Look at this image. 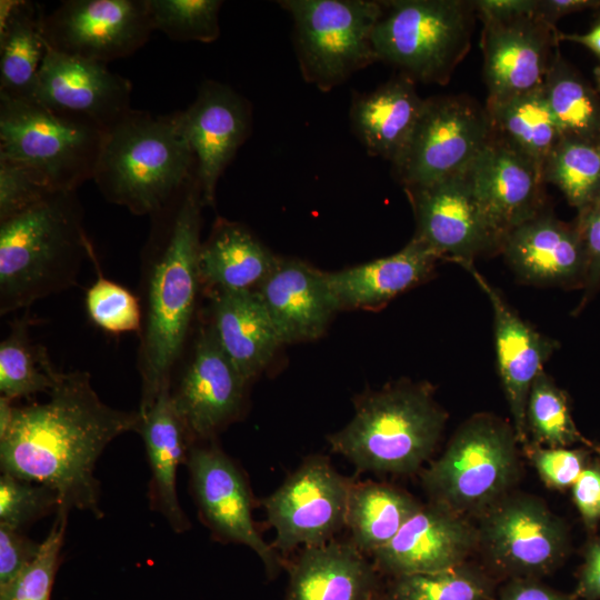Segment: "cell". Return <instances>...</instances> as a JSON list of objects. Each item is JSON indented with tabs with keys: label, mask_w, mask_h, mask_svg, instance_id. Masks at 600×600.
I'll return each mask as SVG.
<instances>
[{
	"label": "cell",
	"mask_w": 600,
	"mask_h": 600,
	"mask_svg": "<svg viewBox=\"0 0 600 600\" xmlns=\"http://www.w3.org/2000/svg\"><path fill=\"white\" fill-rule=\"evenodd\" d=\"M542 178L559 188L578 212L588 209L600 198L599 144L561 138L543 163Z\"/></svg>",
	"instance_id": "obj_36"
},
{
	"label": "cell",
	"mask_w": 600,
	"mask_h": 600,
	"mask_svg": "<svg viewBox=\"0 0 600 600\" xmlns=\"http://www.w3.org/2000/svg\"><path fill=\"white\" fill-rule=\"evenodd\" d=\"M186 463L199 513L211 532L220 541L249 547L269 578H274L283 564L256 528L250 489L241 469L213 443H193Z\"/></svg>",
	"instance_id": "obj_15"
},
{
	"label": "cell",
	"mask_w": 600,
	"mask_h": 600,
	"mask_svg": "<svg viewBox=\"0 0 600 600\" xmlns=\"http://www.w3.org/2000/svg\"><path fill=\"white\" fill-rule=\"evenodd\" d=\"M577 596L583 600H600V537L587 548L577 586Z\"/></svg>",
	"instance_id": "obj_49"
},
{
	"label": "cell",
	"mask_w": 600,
	"mask_h": 600,
	"mask_svg": "<svg viewBox=\"0 0 600 600\" xmlns=\"http://www.w3.org/2000/svg\"><path fill=\"white\" fill-rule=\"evenodd\" d=\"M598 0H537L536 13L546 22L556 26L562 17L587 9H598Z\"/></svg>",
	"instance_id": "obj_50"
},
{
	"label": "cell",
	"mask_w": 600,
	"mask_h": 600,
	"mask_svg": "<svg viewBox=\"0 0 600 600\" xmlns=\"http://www.w3.org/2000/svg\"><path fill=\"white\" fill-rule=\"evenodd\" d=\"M137 432L143 439L151 470L150 504L176 532H184L190 522L179 503L177 471L187 462L192 442L172 402L171 388L162 390L153 404L140 413Z\"/></svg>",
	"instance_id": "obj_26"
},
{
	"label": "cell",
	"mask_w": 600,
	"mask_h": 600,
	"mask_svg": "<svg viewBox=\"0 0 600 600\" xmlns=\"http://www.w3.org/2000/svg\"><path fill=\"white\" fill-rule=\"evenodd\" d=\"M293 20L294 44L307 82L328 91L378 60L373 31L381 1L284 0Z\"/></svg>",
	"instance_id": "obj_9"
},
{
	"label": "cell",
	"mask_w": 600,
	"mask_h": 600,
	"mask_svg": "<svg viewBox=\"0 0 600 600\" xmlns=\"http://www.w3.org/2000/svg\"><path fill=\"white\" fill-rule=\"evenodd\" d=\"M492 137L486 108L470 97L428 98L393 172L404 189L432 183L464 171Z\"/></svg>",
	"instance_id": "obj_10"
},
{
	"label": "cell",
	"mask_w": 600,
	"mask_h": 600,
	"mask_svg": "<svg viewBox=\"0 0 600 600\" xmlns=\"http://www.w3.org/2000/svg\"><path fill=\"white\" fill-rule=\"evenodd\" d=\"M421 504L413 496L392 484L354 481L346 524L350 542L363 554L372 556L394 538Z\"/></svg>",
	"instance_id": "obj_32"
},
{
	"label": "cell",
	"mask_w": 600,
	"mask_h": 600,
	"mask_svg": "<svg viewBox=\"0 0 600 600\" xmlns=\"http://www.w3.org/2000/svg\"><path fill=\"white\" fill-rule=\"evenodd\" d=\"M374 600H382V597H381V596H379V597H378V598H376Z\"/></svg>",
	"instance_id": "obj_54"
},
{
	"label": "cell",
	"mask_w": 600,
	"mask_h": 600,
	"mask_svg": "<svg viewBox=\"0 0 600 600\" xmlns=\"http://www.w3.org/2000/svg\"><path fill=\"white\" fill-rule=\"evenodd\" d=\"M477 546L478 531L463 516L429 502L372 558L378 571L393 578L460 566Z\"/></svg>",
	"instance_id": "obj_20"
},
{
	"label": "cell",
	"mask_w": 600,
	"mask_h": 600,
	"mask_svg": "<svg viewBox=\"0 0 600 600\" xmlns=\"http://www.w3.org/2000/svg\"><path fill=\"white\" fill-rule=\"evenodd\" d=\"M131 91V82L111 72L106 63L62 53L47 44L31 100L106 132L132 109Z\"/></svg>",
	"instance_id": "obj_16"
},
{
	"label": "cell",
	"mask_w": 600,
	"mask_h": 600,
	"mask_svg": "<svg viewBox=\"0 0 600 600\" xmlns=\"http://www.w3.org/2000/svg\"><path fill=\"white\" fill-rule=\"evenodd\" d=\"M210 294L208 323L223 353L249 382L282 344L277 329L254 289Z\"/></svg>",
	"instance_id": "obj_27"
},
{
	"label": "cell",
	"mask_w": 600,
	"mask_h": 600,
	"mask_svg": "<svg viewBox=\"0 0 600 600\" xmlns=\"http://www.w3.org/2000/svg\"><path fill=\"white\" fill-rule=\"evenodd\" d=\"M103 131L32 100L0 96V157L28 167L54 190L93 178Z\"/></svg>",
	"instance_id": "obj_8"
},
{
	"label": "cell",
	"mask_w": 600,
	"mask_h": 600,
	"mask_svg": "<svg viewBox=\"0 0 600 600\" xmlns=\"http://www.w3.org/2000/svg\"><path fill=\"white\" fill-rule=\"evenodd\" d=\"M89 259L94 263L96 281L84 294L86 311L94 326L111 334L140 332L142 308L140 298L101 272L93 247Z\"/></svg>",
	"instance_id": "obj_39"
},
{
	"label": "cell",
	"mask_w": 600,
	"mask_h": 600,
	"mask_svg": "<svg viewBox=\"0 0 600 600\" xmlns=\"http://www.w3.org/2000/svg\"><path fill=\"white\" fill-rule=\"evenodd\" d=\"M139 423V411L106 404L88 372H62L47 401L16 407L0 437L1 470L53 489L58 509L102 518L96 463L113 439L137 432Z\"/></svg>",
	"instance_id": "obj_1"
},
{
	"label": "cell",
	"mask_w": 600,
	"mask_h": 600,
	"mask_svg": "<svg viewBox=\"0 0 600 600\" xmlns=\"http://www.w3.org/2000/svg\"><path fill=\"white\" fill-rule=\"evenodd\" d=\"M353 482L339 473L328 457L306 458L262 500L268 523L276 531L272 547L289 552L299 546L308 548L332 541L346 528Z\"/></svg>",
	"instance_id": "obj_12"
},
{
	"label": "cell",
	"mask_w": 600,
	"mask_h": 600,
	"mask_svg": "<svg viewBox=\"0 0 600 600\" xmlns=\"http://www.w3.org/2000/svg\"><path fill=\"white\" fill-rule=\"evenodd\" d=\"M486 111L493 134L541 169L561 133L542 87L499 100H487Z\"/></svg>",
	"instance_id": "obj_33"
},
{
	"label": "cell",
	"mask_w": 600,
	"mask_h": 600,
	"mask_svg": "<svg viewBox=\"0 0 600 600\" xmlns=\"http://www.w3.org/2000/svg\"><path fill=\"white\" fill-rule=\"evenodd\" d=\"M559 41H570L588 48L600 58V7L590 29L584 33H564L559 31Z\"/></svg>",
	"instance_id": "obj_52"
},
{
	"label": "cell",
	"mask_w": 600,
	"mask_h": 600,
	"mask_svg": "<svg viewBox=\"0 0 600 600\" xmlns=\"http://www.w3.org/2000/svg\"><path fill=\"white\" fill-rule=\"evenodd\" d=\"M68 511L58 509L51 529L37 557L4 589L0 600H50L66 534Z\"/></svg>",
	"instance_id": "obj_41"
},
{
	"label": "cell",
	"mask_w": 600,
	"mask_h": 600,
	"mask_svg": "<svg viewBox=\"0 0 600 600\" xmlns=\"http://www.w3.org/2000/svg\"><path fill=\"white\" fill-rule=\"evenodd\" d=\"M446 420L426 384L402 382L360 398L351 421L328 442L359 471L409 474L430 458Z\"/></svg>",
	"instance_id": "obj_5"
},
{
	"label": "cell",
	"mask_w": 600,
	"mask_h": 600,
	"mask_svg": "<svg viewBox=\"0 0 600 600\" xmlns=\"http://www.w3.org/2000/svg\"><path fill=\"white\" fill-rule=\"evenodd\" d=\"M152 31L148 0H68L43 17L49 48L106 64L132 54Z\"/></svg>",
	"instance_id": "obj_14"
},
{
	"label": "cell",
	"mask_w": 600,
	"mask_h": 600,
	"mask_svg": "<svg viewBox=\"0 0 600 600\" xmlns=\"http://www.w3.org/2000/svg\"><path fill=\"white\" fill-rule=\"evenodd\" d=\"M594 448H596V450H597V451L599 452V454H600V448H597V447H594Z\"/></svg>",
	"instance_id": "obj_55"
},
{
	"label": "cell",
	"mask_w": 600,
	"mask_h": 600,
	"mask_svg": "<svg viewBox=\"0 0 600 600\" xmlns=\"http://www.w3.org/2000/svg\"><path fill=\"white\" fill-rule=\"evenodd\" d=\"M59 506V497L53 489L2 472L0 524L21 530L48 513L57 511Z\"/></svg>",
	"instance_id": "obj_42"
},
{
	"label": "cell",
	"mask_w": 600,
	"mask_h": 600,
	"mask_svg": "<svg viewBox=\"0 0 600 600\" xmlns=\"http://www.w3.org/2000/svg\"><path fill=\"white\" fill-rule=\"evenodd\" d=\"M218 0H148L154 30L176 41L209 43L219 38Z\"/></svg>",
	"instance_id": "obj_40"
},
{
	"label": "cell",
	"mask_w": 600,
	"mask_h": 600,
	"mask_svg": "<svg viewBox=\"0 0 600 600\" xmlns=\"http://www.w3.org/2000/svg\"><path fill=\"white\" fill-rule=\"evenodd\" d=\"M274 257L244 226L219 218L204 242L198 266L210 293L253 290L277 264Z\"/></svg>",
	"instance_id": "obj_30"
},
{
	"label": "cell",
	"mask_w": 600,
	"mask_h": 600,
	"mask_svg": "<svg viewBox=\"0 0 600 600\" xmlns=\"http://www.w3.org/2000/svg\"><path fill=\"white\" fill-rule=\"evenodd\" d=\"M247 381L202 324L171 399L192 444L210 440L241 412Z\"/></svg>",
	"instance_id": "obj_18"
},
{
	"label": "cell",
	"mask_w": 600,
	"mask_h": 600,
	"mask_svg": "<svg viewBox=\"0 0 600 600\" xmlns=\"http://www.w3.org/2000/svg\"><path fill=\"white\" fill-rule=\"evenodd\" d=\"M281 343L320 337L339 310L326 272L297 259H280L254 289Z\"/></svg>",
	"instance_id": "obj_24"
},
{
	"label": "cell",
	"mask_w": 600,
	"mask_h": 600,
	"mask_svg": "<svg viewBox=\"0 0 600 600\" xmlns=\"http://www.w3.org/2000/svg\"><path fill=\"white\" fill-rule=\"evenodd\" d=\"M599 148H600V142H599ZM598 201H600V198H599V200H598Z\"/></svg>",
	"instance_id": "obj_56"
},
{
	"label": "cell",
	"mask_w": 600,
	"mask_h": 600,
	"mask_svg": "<svg viewBox=\"0 0 600 600\" xmlns=\"http://www.w3.org/2000/svg\"><path fill=\"white\" fill-rule=\"evenodd\" d=\"M441 258L413 237L400 251L357 267L326 272L339 309L384 303L423 281Z\"/></svg>",
	"instance_id": "obj_29"
},
{
	"label": "cell",
	"mask_w": 600,
	"mask_h": 600,
	"mask_svg": "<svg viewBox=\"0 0 600 600\" xmlns=\"http://www.w3.org/2000/svg\"><path fill=\"white\" fill-rule=\"evenodd\" d=\"M44 13L24 0L0 2V96L31 100L47 52Z\"/></svg>",
	"instance_id": "obj_31"
},
{
	"label": "cell",
	"mask_w": 600,
	"mask_h": 600,
	"mask_svg": "<svg viewBox=\"0 0 600 600\" xmlns=\"http://www.w3.org/2000/svg\"><path fill=\"white\" fill-rule=\"evenodd\" d=\"M41 543L21 530L0 524V590L8 587L37 557Z\"/></svg>",
	"instance_id": "obj_45"
},
{
	"label": "cell",
	"mask_w": 600,
	"mask_h": 600,
	"mask_svg": "<svg viewBox=\"0 0 600 600\" xmlns=\"http://www.w3.org/2000/svg\"><path fill=\"white\" fill-rule=\"evenodd\" d=\"M177 117L196 158L203 203L211 206L219 178L249 136L250 104L227 84L206 81L194 101Z\"/></svg>",
	"instance_id": "obj_19"
},
{
	"label": "cell",
	"mask_w": 600,
	"mask_h": 600,
	"mask_svg": "<svg viewBox=\"0 0 600 600\" xmlns=\"http://www.w3.org/2000/svg\"><path fill=\"white\" fill-rule=\"evenodd\" d=\"M493 583L462 563L432 572L393 577L382 600H493Z\"/></svg>",
	"instance_id": "obj_37"
},
{
	"label": "cell",
	"mask_w": 600,
	"mask_h": 600,
	"mask_svg": "<svg viewBox=\"0 0 600 600\" xmlns=\"http://www.w3.org/2000/svg\"><path fill=\"white\" fill-rule=\"evenodd\" d=\"M373 31L378 60L411 80L446 84L471 48L477 17L468 0L381 1Z\"/></svg>",
	"instance_id": "obj_7"
},
{
	"label": "cell",
	"mask_w": 600,
	"mask_h": 600,
	"mask_svg": "<svg viewBox=\"0 0 600 600\" xmlns=\"http://www.w3.org/2000/svg\"><path fill=\"white\" fill-rule=\"evenodd\" d=\"M424 103L410 78L389 80L353 99L350 108L353 132L368 153L390 161L393 167L412 138Z\"/></svg>",
	"instance_id": "obj_28"
},
{
	"label": "cell",
	"mask_w": 600,
	"mask_h": 600,
	"mask_svg": "<svg viewBox=\"0 0 600 600\" xmlns=\"http://www.w3.org/2000/svg\"><path fill=\"white\" fill-rule=\"evenodd\" d=\"M477 17L536 12L537 0H476Z\"/></svg>",
	"instance_id": "obj_51"
},
{
	"label": "cell",
	"mask_w": 600,
	"mask_h": 600,
	"mask_svg": "<svg viewBox=\"0 0 600 600\" xmlns=\"http://www.w3.org/2000/svg\"><path fill=\"white\" fill-rule=\"evenodd\" d=\"M467 173L503 240L510 230L543 211L542 169L494 134Z\"/></svg>",
	"instance_id": "obj_23"
},
{
	"label": "cell",
	"mask_w": 600,
	"mask_h": 600,
	"mask_svg": "<svg viewBox=\"0 0 600 600\" xmlns=\"http://www.w3.org/2000/svg\"><path fill=\"white\" fill-rule=\"evenodd\" d=\"M76 191L62 190L0 222V313L70 288L92 243Z\"/></svg>",
	"instance_id": "obj_3"
},
{
	"label": "cell",
	"mask_w": 600,
	"mask_h": 600,
	"mask_svg": "<svg viewBox=\"0 0 600 600\" xmlns=\"http://www.w3.org/2000/svg\"><path fill=\"white\" fill-rule=\"evenodd\" d=\"M513 426L490 413L466 420L421 474L430 502L481 516L510 493L520 471Z\"/></svg>",
	"instance_id": "obj_6"
},
{
	"label": "cell",
	"mask_w": 600,
	"mask_h": 600,
	"mask_svg": "<svg viewBox=\"0 0 600 600\" xmlns=\"http://www.w3.org/2000/svg\"><path fill=\"white\" fill-rule=\"evenodd\" d=\"M479 18L487 100L541 88L559 50L558 28L536 12Z\"/></svg>",
	"instance_id": "obj_17"
},
{
	"label": "cell",
	"mask_w": 600,
	"mask_h": 600,
	"mask_svg": "<svg viewBox=\"0 0 600 600\" xmlns=\"http://www.w3.org/2000/svg\"><path fill=\"white\" fill-rule=\"evenodd\" d=\"M29 320H16L0 342V393L14 400L50 392L62 372L54 369L47 349L29 336Z\"/></svg>",
	"instance_id": "obj_35"
},
{
	"label": "cell",
	"mask_w": 600,
	"mask_h": 600,
	"mask_svg": "<svg viewBox=\"0 0 600 600\" xmlns=\"http://www.w3.org/2000/svg\"><path fill=\"white\" fill-rule=\"evenodd\" d=\"M572 497L584 524L593 529L600 520V463L583 469L572 484Z\"/></svg>",
	"instance_id": "obj_47"
},
{
	"label": "cell",
	"mask_w": 600,
	"mask_h": 600,
	"mask_svg": "<svg viewBox=\"0 0 600 600\" xmlns=\"http://www.w3.org/2000/svg\"><path fill=\"white\" fill-rule=\"evenodd\" d=\"M594 78H596V82H597V87L600 91V66H598L596 69H594Z\"/></svg>",
	"instance_id": "obj_53"
},
{
	"label": "cell",
	"mask_w": 600,
	"mask_h": 600,
	"mask_svg": "<svg viewBox=\"0 0 600 600\" xmlns=\"http://www.w3.org/2000/svg\"><path fill=\"white\" fill-rule=\"evenodd\" d=\"M501 254L524 283L582 289L587 254L577 224H568L549 212L510 230Z\"/></svg>",
	"instance_id": "obj_22"
},
{
	"label": "cell",
	"mask_w": 600,
	"mask_h": 600,
	"mask_svg": "<svg viewBox=\"0 0 600 600\" xmlns=\"http://www.w3.org/2000/svg\"><path fill=\"white\" fill-rule=\"evenodd\" d=\"M461 267L473 277L490 301L498 372L517 438L520 443H526V408L530 388L558 348V342L527 323L473 263Z\"/></svg>",
	"instance_id": "obj_21"
},
{
	"label": "cell",
	"mask_w": 600,
	"mask_h": 600,
	"mask_svg": "<svg viewBox=\"0 0 600 600\" xmlns=\"http://www.w3.org/2000/svg\"><path fill=\"white\" fill-rule=\"evenodd\" d=\"M577 227L581 234L587 254V272L582 301L577 310L600 289V201L578 212Z\"/></svg>",
	"instance_id": "obj_46"
},
{
	"label": "cell",
	"mask_w": 600,
	"mask_h": 600,
	"mask_svg": "<svg viewBox=\"0 0 600 600\" xmlns=\"http://www.w3.org/2000/svg\"><path fill=\"white\" fill-rule=\"evenodd\" d=\"M194 172L177 112L153 117L131 109L106 131L92 179L109 202L151 217Z\"/></svg>",
	"instance_id": "obj_4"
},
{
	"label": "cell",
	"mask_w": 600,
	"mask_h": 600,
	"mask_svg": "<svg viewBox=\"0 0 600 600\" xmlns=\"http://www.w3.org/2000/svg\"><path fill=\"white\" fill-rule=\"evenodd\" d=\"M478 544L487 561L511 579H537L568 552L564 522L539 498L509 493L480 516Z\"/></svg>",
	"instance_id": "obj_11"
},
{
	"label": "cell",
	"mask_w": 600,
	"mask_h": 600,
	"mask_svg": "<svg viewBox=\"0 0 600 600\" xmlns=\"http://www.w3.org/2000/svg\"><path fill=\"white\" fill-rule=\"evenodd\" d=\"M56 191L33 170L0 157V222L28 210Z\"/></svg>",
	"instance_id": "obj_43"
},
{
	"label": "cell",
	"mask_w": 600,
	"mask_h": 600,
	"mask_svg": "<svg viewBox=\"0 0 600 600\" xmlns=\"http://www.w3.org/2000/svg\"><path fill=\"white\" fill-rule=\"evenodd\" d=\"M377 571L351 542L308 547L289 567L284 600H374Z\"/></svg>",
	"instance_id": "obj_25"
},
{
	"label": "cell",
	"mask_w": 600,
	"mask_h": 600,
	"mask_svg": "<svg viewBox=\"0 0 600 600\" xmlns=\"http://www.w3.org/2000/svg\"><path fill=\"white\" fill-rule=\"evenodd\" d=\"M526 428L527 434L539 447L568 448L580 441L589 443L572 419L566 393L544 370L537 376L530 388Z\"/></svg>",
	"instance_id": "obj_38"
},
{
	"label": "cell",
	"mask_w": 600,
	"mask_h": 600,
	"mask_svg": "<svg viewBox=\"0 0 600 600\" xmlns=\"http://www.w3.org/2000/svg\"><path fill=\"white\" fill-rule=\"evenodd\" d=\"M204 206L196 172L158 212L141 256L138 371L139 412L147 411L160 392L171 388L194 317L201 280V208Z\"/></svg>",
	"instance_id": "obj_2"
},
{
	"label": "cell",
	"mask_w": 600,
	"mask_h": 600,
	"mask_svg": "<svg viewBox=\"0 0 600 600\" xmlns=\"http://www.w3.org/2000/svg\"><path fill=\"white\" fill-rule=\"evenodd\" d=\"M493 600H574V598L556 591L537 579H512Z\"/></svg>",
	"instance_id": "obj_48"
},
{
	"label": "cell",
	"mask_w": 600,
	"mask_h": 600,
	"mask_svg": "<svg viewBox=\"0 0 600 600\" xmlns=\"http://www.w3.org/2000/svg\"><path fill=\"white\" fill-rule=\"evenodd\" d=\"M542 91L561 138L599 144L600 96L559 50L547 72Z\"/></svg>",
	"instance_id": "obj_34"
},
{
	"label": "cell",
	"mask_w": 600,
	"mask_h": 600,
	"mask_svg": "<svg viewBox=\"0 0 600 600\" xmlns=\"http://www.w3.org/2000/svg\"><path fill=\"white\" fill-rule=\"evenodd\" d=\"M531 461L541 480L550 488L572 487L587 467V454L582 450L569 448H531Z\"/></svg>",
	"instance_id": "obj_44"
},
{
	"label": "cell",
	"mask_w": 600,
	"mask_h": 600,
	"mask_svg": "<svg viewBox=\"0 0 600 600\" xmlns=\"http://www.w3.org/2000/svg\"><path fill=\"white\" fill-rule=\"evenodd\" d=\"M467 169L426 186L406 188L416 216L414 237L441 259L460 266L474 263L483 254L500 253L503 243Z\"/></svg>",
	"instance_id": "obj_13"
}]
</instances>
